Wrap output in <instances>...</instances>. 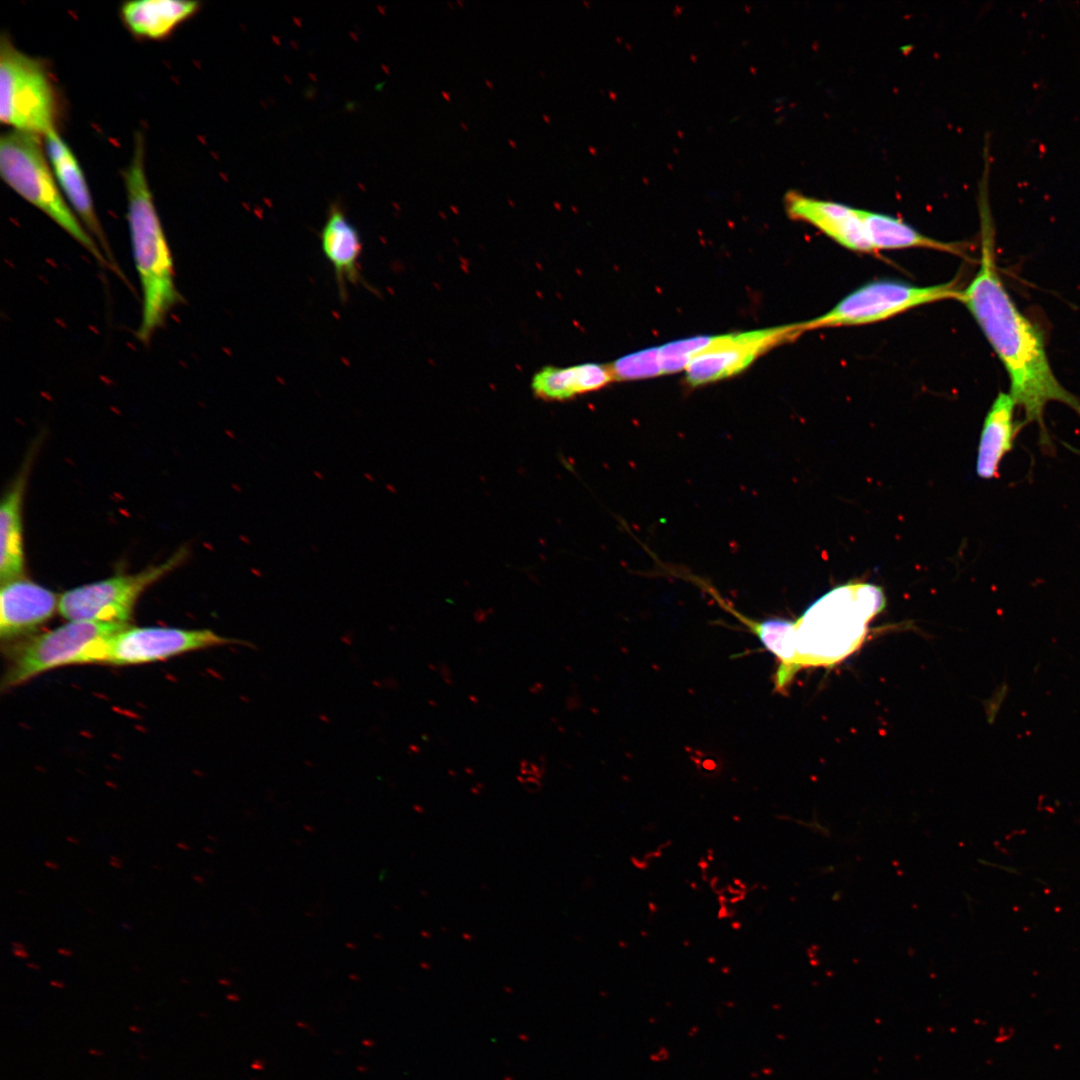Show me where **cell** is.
<instances>
[{"mask_svg":"<svg viewBox=\"0 0 1080 1080\" xmlns=\"http://www.w3.org/2000/svg\"><path fill=\"white\" fill-rule=\"evenodd\" d=\"M987 194H980L981 256L977 273L959 301L972 314L1003 364L1009 394L1025 413L1026 422L1040 427V443L1049 446L1043 415L1050 402L1065 404L1080 416V399L1055 376L1041 330L1017 307L996 269L992 220Z\"/></svg>","mask_w":1080,"mask_h":1080,"instance_id":"1","label":"cell"},{"mask_svg":"<svg viewBox=\"0 0 1080 1080\" xmlns=\"http://www.w3.org/2000/svg\"><path fill=\"white\" fill-rule=\"evenodd\" d=\"M124 183L133 258L142 291V316L136 336L148 343L182 296L175 284L171 251L147 180L141 134L135 138Z\"/></svg>","mask_w":1080,"mask_h":1080,"instance_id":"2","label":"cell"},{"mask_svg":"<svg viewBox=\"0 0 1080 1080\" xmlns=\"http://www.w3.org/2000/svg\"><path fill=\"white\" fill-rule=\"evenodd\" d=\"M882 589L869 583L835 587L817 599L795 621V655L788 684L801 669L833 666L863 643L867 625L885 607Z\"/></svg>","mask_w":1080,"mask_h":1080,"instance_id":"3","label":"cell"},{"mask_svg":"<svg viewBox=\"0 0 1080 1080\" xmlns=\"http://www.w3.org/2000/svg\"><path fill=\"white\" fill-rule=\"evenodd\" d=\"M41 138L14 129L1 135L2 179L27 202L51 218L101 265L112 267L63 196Z\"/></svg>","mask_w":1080,"mask_h":1080,"instance_id":"4","label":"cell"},{"mask_svg":"<svg viewBox=\"0 0 1080 1080\" xmlns=\"http://www.w3.org/2000/svg\"><path fill=\"white\" fill-rule=\"evenodd\" d=\"M0 120L11 129L44 137L56 130L58 99L46 64L0 39Z\"/></svg>","mask_w":1080,"mask_h":1080,"instance_id":"5","label":"cell"},{"mask_svg":"<svg viewBox=\"0 0 1080 1080\" xmlns=\"http://www.w3.org/2000/svg\"><path fill=\"white\" fill-rule=\"evenodd\" d=\"M960 292L952 281L930 286L893 280L873 281L846 295L826 313L803 324L809 331L876 323L926 304L958 300Z\"/></svg>","mask_w":1080,"mask_h":1080,"instance_id":"6","label":"cell"},{"mask_svg":"<svg viewBox=\"0 0 1080 1080\" xmlns=\"http://www.w3.org/2000/svg\"><path fill=\"white\" fill-rule=\"evenodd\" d=\"M249 642L223 637L210 629L126 626L95 642L83 654L82 664L138 665L169 659L192 651Z\"/></svg>","mask_w":1080,"mask_h":1080,"instance_id":"7","label":"cell"},{"mask_svg":"<svg viewBox=\"0 0 1080 1080\" xmlns=\"http://www.w3.org/2000/svg\"><path fill=\"white\" fill-rule=\"evenodd\" d=\"M186 551L138 573L118 575L72 588L59 598L58 611L68 621L129 624L141 594L177 567Z\"/></svg>","mask_w":1080,"mask_h":1080,"instance_id":"8","label":"cell"},{"mask_svg":"<svg viewBox=\"0 0 1080 1080\" xmlns=\"http://www.w3.org/2000/svg\"><path fill=\"white\" fill-rule=\"evenodd\" d=\"M130 624L69 621L53 630L35 635L12 649L2 678V689L19 686L52 669L78 665L95 642Z\"/></svg>","mask_w":1080,"mask_h":1080,"instance_id":"9","label":"cell"},{"mask_svg":"<svg viewBox=\"0 0 1080 1080\" xmlns=\"http://www.w3.org/2000/svg\"><path fill=\"white\" fill-rule=\"evenodd\" d=\"M806 332L803 322L764 329L714 335L713 342L695 356L685 369L692 387L737 375L769 350L793 342Z\"/></svg>","mask_w":1080,"mask_h":1080,"instance_id":"10","label":"cell"},{"mask_svg":"<svg viewBox=\"0 0 1080 1080\" xmlns=\"http://www.w3.org/2000/svg\"><path fill=\"white\" fill-rule=\"evenodd\" d=\"M785 208L792 219L812 225L849 250L876 253L865 230L862 209L795 191L786 194Z\"/></svg>","mask_w":1080,"mask_h":1080,"instance_id":"11","label":"cell"},{"mask_svg":"<svg viewBox=\"0 0 1080 1080\" xmlns=\"http://www.w3.org/2000/svg\"><path fill=\"white\" fill-rule=\"evenodd\" d=\"M60 595L24 577L1 583L0 637L10 642L30 635L50 620Z\"/></svg>","mask_w":1080,"mask_h":1080,"instance_id":"12","label":"cell"},{"mask_svg":"<svg viewBox=\"0 0 1080 1080\" xmlns=\"http://www.w3.org/2000/svg\"><path fill=\"white\" fill-rule=\"evenodd\" d=\"M43 139L48 160L63 196L89 234L97 240L100 248L104 249L106 258L114 267L88 184L75 155L57 130L49 132Z\"/></svg>","mask_w":1080,"mask_h":1080,"instance_id":"13","label":"cell"},{"mask_svg":"<svg viewBox=\"0 0 1080 1080\" xmlns=\"http://www.w3.org/2000/svg\"><path fill=\"white\" fill-rule=\"evenodd\" d=\"M321 248L333 268L340 299L348 298L347 285L370 286L360 270L362 241L358 230L337 205L329 209L320 233Z\"/></svg>","mask_w":1080,"mask_h":1080,"instance_id":"14","label":"cell"},{"mask_svg":"<svg viewBox=\"0 0 1080 1080\" xmlns=\"http://www.w3.org/2000/svg\"><path fill=\"white\" fill-rule=\"evenodd\" d=\"M1015 406L1009 393L1000 392L986 414L976 460V472L980 478L998 477L1002 459L1014 446L1024 424L1014 419Z\"/></svg>","mask_w":1080,"mask_h":1080,"instance_id":"15","label":"cell"},{"mask_svg":"<svg viewBox=\"0 0 1080 1080\" xmlns=\"http://www.w3.org/2000/svg\"><path fill=\"white\" fill-rule=\"evenodd\" d=\"M198 1L137 0L121 4L120 18L137 38L160 40L169 36L181 23L195 15Z\"/></svg>","mask_w":1080,"mask_h":1080,"instance_id":"16","label":"cell"},{"mask_svg":"<svg viewBox=\"0 0 1080 1080\" xmlns=\"http://www.w3.org/2000/svg\"><path fill=\"white\" fill-rule=\"evenodd\" d=\"M30 462L22 466L6 490L0 506V579L1 583L24 575L22 503Z\"/></svg>","mask_w":1080,"mask_h":1080,"instance_id":"17","label":"cell"},{"mask_svg":"<svg viewBox=\"0 0 1080 1080\" xmlns=\"http://www.w3.org/2000/svg\"><path fill=\"white\" fill-rule=\"evenodd\" d=\"M613 381L608 365L582 363L568 367L546 366L531 381L534 394L549 401H563L599 390Z\"/></svg>","mask_w":1080,"mask_h":1080,"instance_id":"18","label":"cell"},{"mask_svg":"<svg viewBox=\"0 0 1080 1080\" xmlns=\"http://www.w3.org/2000/svg\"><path fill=\"white\" fill-rule=\"evenodd\" d=\"M862 219L875 252L887 249L924 248L957 255L962 253L960 244L930 238L890 215L862 210Z\"/></svg>","mask_w":1080,"mask_h":1080,"instance_id":"19","label":"cell"},{"mask_svg":"<svg viewBox=\"0 0 1080 1080\" xmlns=\"http://www.w3.org/2000/svg\"><path fill=\"white\" fill-rule=\"evenodd\" d=\"M613 381L645 379L663 375L659 347L627 354L608 365Z\"/></svg>","mask_w":1080,"mask_h":1080,"instance_id":"20","label":"cell"},{"mask_svg":"<svg viewBox=\"0 0 1080 1080\" xmlns=\"http://www.w3.org/2000/svg\"><path fill=\"white\" fill-rule=\"evenodd\" d=\"M713 338L714 335L694 336L659 346L663 374L685 371L690 361L711 345Z\"/></svg>","mask_w":1080,"mask_h":1080,"instance_id":"21","label":"cell"},{"mask_svg":"<svg viewBox=\"0 0 1080 1080\" xmlns=\"http://www.w3.org/2000/svg\"><path fill=\"white\" fill-rule=\"evenodd\" d=\"M109 864H110V866H112L115 869H121L123 867L122 860L119 857L115 856V855H111L109 857Z\"/></svg>","mask_w":1080,"mask_h":1080,"instance_id":"22","label":"cell"},{"mask_svg":"<svg viewBox=\"0 0 1080 1080\" xmlns=\"http://www.w3.org/2000/svg\"><path fill=\"white\" fill-rule=\"evenodd\" d=\"M12 954L16 958H21V959H28L29 956H30L29 953L26 951V949H14V948H12Z\"/></svg>","mask_w":1080,"mask_h":1080,"instance_id":"23","label":"cell"},{"mask_svg":"<svg viewBox=\"0 0 1080 1080\" xmlns=\"http://www.w3.org/2000/svg\"><path fill=\"white\" fill-rule=\"evenodd\" d=\"M57 953L59 955H61V956H64V957H71L74 954V952L72 950H70V949H68L66 947L57 948Z\"/></svg>","mask_w":1080,"mask_h":1080,"instance_id":"24","label":"cell"},{"mask_svg":"<svg viewBox=\"0 0 1080 1080\" xmlns=\"http://www.w3.org/2000/svg\"><path fill=\"white\" fill-rule=\"evenodd\" d=\"M44 865L47 868L51 869V870H58L59 869V865L55 861L46 860V861H44Z\"/></svg>","mask_w":1080,"mask_h":1080,"instance_id":"25","label":"cell"},{"mask_svg":"<svg viewBox=\"0 0 1080 1080\" xmlns=\"http://www.w3.org/2000/svg\"><path fill=\"white\" fill-rule=\"evenodd\" d=\"M49 984H50V986H52V987H54V988H57V989H63V988H65V983H64V982H62V981H60V980H51V981L49 982Z\"/></svg>","mask_w":1080,"mask_h":1080,"instance_id":"26","label":"cell"},{"mask_svg":"<svg viewBox=\"0 0 1080 1080\" xmlns=\"http://www.w3.org/2000/svg\"><path fill=\"white\" fill-rule=\"evenodd\" d=\"M88 1053H89V1054H90L91 1056H95V1057H101V1056H103V1054H104V1053H103V1051H101V1050H100V1049H98V1048H90V1049L88 1050Z\"/></svg>","mask_w":1080,"mask_h":1080,"instance_id":"27","label":"cell"},{"mask_svg":"<svg viewBox=\"0 0 1080 1080\" xmlns=\"http://www.w3.org/2000/svg\"><path fill=\"white\" fill-rule=\"evenodd\" d=\"M129 1031L135 1034H141L143 1032V1029L136 1024H132L129 1026Z\"/></svg>","mask_w":1080,"mask_h":1080,"instance_id":"28","label":"cell"},{"mask_svg":"<svg viewBox=\"0 0 1080 1080\" xmlns=\"http://www.w3.org/2000/svg\"><path fill=\"white\" fill-rule=\"evenodd\" d=\"M176 846H177V847H178L179 849H181V850H185V851H188V850L190 849V846H189V845H188L187 843L183 842V841H179V842H177V843H176Z\"/></svg>","mask_w":1080,"mask_h":1080,"instance_id":"29","label":"cell"},{"mask_svg":"<svg viewBox=\"0 0 1080 1080\" xmlns=\"http://www.w3.org/2000/svg\"><path fill=\"white\" fill-rule=\"evenodd\" d=\"M26 966L28 968L36 970V971H39L41 969V966L39 964L35 963V962H27Z\"/></svg>","mask_w":1080,"mask_h":1080,"instance_id":"30","label":"cell"},{"mask_svg":"<svg viewBox=\"0 0 1080 1080\" xmlns=\"http://www.w3.org/2000/svg\"><path fill=\"white\" fill-rule=\"evenodd\" d=\"M11 945L14 949H26L25 945L19 941H13Z\"/></svg>","mask_w":1080,"mask_h":1080,"instance_id":"31","label":"cell"},{"mask_svg":"<svg viewBox=\"0 0 1080 1080\" xmlns=\"http://www.w3.org/2000/svg\"><path fill=\"white\" fill-rule=\"evenodd\" d=\"M66 840L69 843H72V844H79L80 843V840L78 838L74 837V836H67Z\"/></svg>","mask_w":1080,"mask_h":1080,"instance_id":"32","label":"cell"},{"mask_svg":"<svg viewBox=\"0 0 1080 1080\" xmlns=\"http://www.w3.org/2000/svg\"><path fill=\"white\" fill-rule=\"evenodd\" d=\"M192 878L199 884H202L204 882L203 877H201L199 875H193Z\"/></svg>","mask_w":1080,"mask_h":1080,"instance_id":"33","label":"cell"},{"mask_svg":"<svg viewBox=\"0 0 1080 1080\" xmlns=\"http://www.w3.org/2000/svg\"><path fill=\"white\" fill-rule=\"evenodd\" d=\"M120 925H121V927H122L123 929H125V930H131V929H132V925H131V924H129V923H126V922H122V923H121Z\"/></svg>","mask_w":1080,"mask_h":1080,"instance_id":"34","label":"cell"},{"mask_svg":"<svg viewBox=\"0 0 1080 1080\" xmlns=\"http://www.w3.org/2000/svg\"><path fill=\"white\" fill-rule=\"evenodd\" d=\"M138 1057L141 1060H147L148 1059L147 1056L145 1054H143V1053L138 1054Z\"/></svg>","mask_w":1080,"mask_h":1080,"instance_id":"35","label":"cell"},{"mask_svg":"<svg viewBox=\"0 0 1080 1080\" xmlns=\"http://www.w3.org/2000/svg\"><path fill=\"white\" fill-rule=\"evenodd\" d=\"M180 982H181L182 984H189V981H188L187 979H185V978H181V979H180Z\"/></svg>","mask_w":1080,"mask_h":1080,"instance_id":"36","label":"cell"},{"mask_svg":"<svg viewBox=\"0 0 1080 1080\" xmlns=\"http://www.w3.org/2000/svg\"><path fill=\"white\" fill-rule=\"evenodd\" d=\"M134 1009H135V1010H137V1011H141V1010H142V1009H141V1007H140V1006H138V1005H134Z\"/></svg>","mask_w":1080,"mask_h":1080,"instance_id":"37","label":"cell"},{"mask_svg":"<svg viewBox=\"0 0 1080 1080\" xmlns=\"http://www.w3.org/2000/svg\"><path fill=\"white\" fill-rule=\"evenodd\" d=\"M153 868H155V869H158V870H160V869H161V867H160V866H158V865H155V864L153 865Z\"/></svg>","mask_w":1080,"mask_h":1080,"instance_id":"38","label":"cell"},{"mask_svg":"<svg viewBox=\"0 0 1080 1080\" xmlns=\"http://www.w3.org/2000/svg\"><path fill=\"white\" fill-rule=\"evenodd\" d=\"M139 968H140L139 966H133L134 970L140 971L141 969H139Z\"/></svg>","mask_w":1080,"mask_h":1080,"instance_id":"39","label":"cell"},{"mask_svg":"<svg viewBox=\"0 0 1080 1080\" xmlns=\"http://www.w3.org/2000/svg\"><path fill=\"white\" fill-rule=\"evenodd\" d=\"M17 893H21V894H24V895H26V892H25V891H22V890H18V891H17Z\"/></svg>","mask_w":1080,"mask_h":1080,"instance_id":"40","label":"cell"},{"mask_svg":"<svg viewBox=\"0 0 1080 1080\" xmlns=\"http://www.w3.org/2000/svg\"><path fill=\"white\" fill-rule=\"evenodd\" d=\"M199 1015H200L201 1017H207V1016H206V1015H207L206 1013H199Z\"/></svg>","mask_w":1080,"mask_h":1080,"instance_id":"41","label":"cell"},{"mask_svg":"<svg viewBox=\"0 0 1080 1080\" xmlns=\"http://www.w3.org/2000/svg\"><path fill=\"white\" fill-rule=\"evenodd\" d=\"M87 911H90V913H95V912H94L93 910H91V909H87Z\"/></svg>","mask_w":1080,"mask_h":1080,"instance_id":"42","label":"cell"}]
</instances>
